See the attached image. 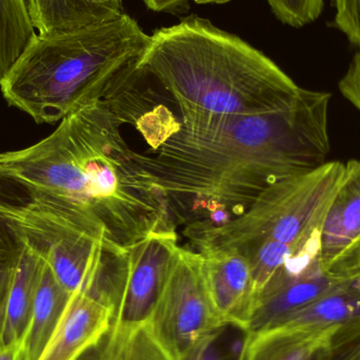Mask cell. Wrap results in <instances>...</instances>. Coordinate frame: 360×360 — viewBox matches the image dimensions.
I'll list each match as a JSON object with an SVG mask.
<instances>
[{"instance_id": "cell-1", "label": "cell", "mask_w": 360, "mask_h": 360, "mask_svg": "<svg viewBox=\"0 0 360 360\" xmlns=\"http://www.w3.org/2000/svg\"><path fill=\"white\" fill-rule=\"evenodd\" d=\"M331 94L302 88L283 111L258 115L182 114L145 162L173 215L196 205L240 215L266 188L327 162Z\"/></svg>"}, {"instance_id": "cell-2", "label": "cell", "mask_w": 360, "mask_h": 360, "mask_svg": "<svg viewBox=\"0 0 360 360\" xmlns=\"http://www.w3.org/2000/svg\"><path fill=\"white\" fill-rule=\"evenodd\" d=\"M107 99L75 110L31 147L0 153V179L71 205L110 253L176 231L166 192L129 147Z\"/></svg>"}, {"instance_id": "cell-3", "label": "cell", "mask_w": 360, "mask_h": 360, "mask_svg": "<svg viewBox=\"0 0 360 360\" xmlns=\"http://www.w3.org/2000/svg\"><path fill=\"white\" fill-rule=\"evenodd\" d=\"M137 61L181 115L275 113L291 107L302 90L264 53L195 15L154 32Z\"/></svg>"}, {"instance_id": "cell-4", "label": "cell", "mask_w": 360, "mask_h": 360, "mask_svg": "<svg viewBox=\"0 0 360 360\" xmlns=\"http://www.w3.org/2000/svg\"><path fill=\"white\" fill-rule=\"evenodd\" d=\"M150 44L135 19L120 16L53 36L36 34L0 82L8 105L37 124H56L105 96Z\"/></svg>"}, {"instance_id": "cell-5", "label": "cell", "mask_w": 360, "mask_h": 360, "mask_svg": "<svg viewBox=\"0 0 360 360\" xmlns=\"http://www.w3.org/2000/svg\"><path fill=\"white\" fill-rule=\"evenodd\" d=\"M344 172V162H327L310 172L273 184L233 219L220 224L193 222L184 234L198 253L234 250L245 255L266 241L300 249L321 234Z\"/></svg>"}, {"instance_id": "cell-6", "label": "cell", "mask_w": 360, "mask_h": 360, "mask_svg": "<svg viewBox=\"0 0 360 360\" xmlns=\"http://www.w3.org/2000/svg\"><path fill=\"white\" fill-rule=\"evenodd\" d=\"M27 194L16 202L0 200V217L46 258L70 294L92 285L109 251L69 203L42 193Z\"/></svg>"}, {"instance_id": "cell-7", "label": "cell", "mask_w": 360, "mask_h": 360, "mask_svg": "<svg viewBox=\"0 0 360 360\" xmlns=\"http://www.w3.org/2000/svg\"><path fill=\"white\" fill-rule=\"evenodd\" d=\"M201 264L198 252L179 245L148 323L174 360L192 359L228 327L207 294Z\"/></svg>"}, {"instance_id": "cell-8", "label": "cell", "mask_w": 360, "mask_h": 360, "mask_svg": "<svg viewBox=\"0 0 360 360\" xmlns=\"http://www.w3.org/2000/svg\"><path fill=\"white\" fill-rule=\"evenodd\" d=\"M179 248L176 231L158 232L111 258L113 325L149 323Z\"/></svg>"}, {"instance_id": "cell-9", "label": "cell", "mask_w": 360, "mask_h": 360, "mask_svg": "<svg viewBox=\"0 0 360 360\" xmlns=\"http://www.w3.org/2000/svg\"><path fill=\"white\" fill-rule=\"evenodd\" d=\"M319 262L330 276L352 278L360 272V158L345 164L328 207L319 234Z\"/></svg>"}, {"instance_id": "cell-10", "label": "cell", "mask_w": 360, "mask_h": 360, "mask_svg": "<svg viewBox=\"0 0 360 360\" xmlns=\"http://www.w3.org/2000/svg\"><path fill=\"white\" fill-rule=\"evenodd\" d=\"M109 259L96 283L72 294L69 304L38 360H77L109 329L113 302Z\"/></svg>"}, {"instance_id": "cell-11", "label": "cell", "mask_w": 360, "mask_h": 360, "mask_svg": "<svg viewBox=\"0 0 360 360\" xmlns=\"http://www.w3.org/2000/svg\"><path fill=\"white\" fill-rule=\"evenodd\" d=\"M203 281L212 304L228 327L245 333L249 327L256 291L251 266L234 250L200 252Z\"/></svg>"}, {"instance_id": "cell-12", "label": "cell", "mask_w": 360, "mask_h": 360, "mask_svg": "<svg viewBox=\"0 0 360 360\" xmlns=\"http://www.w3.org/2000/svg\"><path fill=\"white\" fill-rule=\"evenodd\" d=\"M338 327L306 329L277 326L245 333L236 360H312L327 346Z\"/></svg>"}, {"instance_id": "cell-13", "label": "cell", "mask_w": 360, "mask_h": 360, "mask_svg": "<svg viewBox=\"0 0 360 360\" xmlns=\"http://www.w3.org/2000/svg\"><path fill=\"white\" fill-rule=\"evenodd\" d=\"M32 27L39 36H53L116 18L122 0H25Z\"/></svg>"}, {"instance_id": "cell-14", "label": "cell", "mask_w": 360, "mask_h": 360, "mask_svg": "<svg viewBox=\"0 0 360 360\" xmlns=\"http://www.w3.org/2000/svg\"><path fill=\"white\" fill-rule=\"evenodd\" d=\"M350 281L351 278H340L323 273L290 281L275 289L262 292L256 300L255 308L245 334L255 333L273 327L288 315Z\"/></svg>"}, {"instance_id": "cell-15", "label": "cell", "mask_w": 360, "mask_h": 360, "mask_svg": "<svg viewBox=\"0 0 360 360\" xmlns=\"http://www.w3.org/2000/svg\"><path fill=\"white\" fill-rule=\"evenodd\" d=\"M71 296L72 294L57 281L52 269L44 258L29 325L21 338L25 360L39 359L51 336L54 333Z\"/></svg>"}, {"instance_id": "cell-16", "label": "cell", "mask_w": 360, "mask_h": 360, "mask_svg": "<svg viewBox=\"0 0 360 360\" xmlns=\"http://www.w3.org/2000/svg\"><path fill=\"white\" fill-rule=\"evenodd\" d=\"M22 240V239H21ZM44 258L22 240V250L4 304L2 346L20 342L29 325Z\"/></svg>"}, {"instance_id": "cell-17", "label": "cell", "mask_w": 360, "mask_h": 360, "mask_svg": "<svg viewBox=\"0 0 360 360\" xmlns=\"http://www.w3.org/2000/svg\"><path fill=\"white\" fill-rule=\"evenodd\" d=\"M77 360H174L149 325L117 326L109 329Z\"/></svg>"}, {"instance_id": "cell-18", "label": "cell", "mask_w": 360, "mask_h": 360, "mask_svg": "<svg viewBox=\"0 0 360 360\" xmlns=\"http://www.w3.org/2000/svg\"><path fill=\"white\" fill-rule=\"evenodd\" d=\"M350 281L288 315L273 327L314 329L359 321L360 293L350 287Z\"/></svg>"}, {"instance_id": "cell-19", "label": "cell", "mask_w": 360, "mask_h": 360, "mask_svg": "<svg viewBox=\"0 0 360 360\" xmlns=\"http://www.w3.org/2000/svg\"><path fill=\"white\" fill-rule=\"evenodd\" d=\"M36 34L25 0H0V82Z\"/></svg>"}, {"instance_id": "cell-20", "label": "cell", "mask_w": 360, "mask_h": 360, "mask_svg": "<svg viewBox=\"0 0 360 360\" xmlns=\"http://www.w3.org/2000/svg\"><path fill=\"white\" fill-rule=\"evenodd\" d=\"M22 250L19 235L0 217V307H4Z\"/></svg>"}, {"instance_id": "cell-21", "label": "cell", "mask_w": 360, "mask_h": 360, "mask_svg": "<svg viewBox=\"0 0 360 360\" xmlns=\"http://www.w3.org/2000/svg\"><path fill=\"white\" fill-rule=\"evenodd\" d=\"M275 16L285 25L302 27L316 20L323 10V0H266Z\"/></svg>"}, {"instance_id": "cell-22", "label": "cell", "mask_w": 360, "mask_h": 360, "mask_svg": "<svg viewBox=\"0 0 360 360\" xmlns=\"http://www.w3.org/2000/svg\"><path fill=\"white\" fill-rule=\"evenodd\" d=\"M321 360H360V319L338 327L321 350Z\"/></svg>"}, {"instance_id": "cell-23", "label": "cell", "mask_w": 360, "mask_h": 360, "mask_svg": "<svg viewBox=\"0 0 360 360\" xmlns=\"http://www.w3.org/2000/svg\"><path fill=\"white\" fill-rule=\"evenodd\" d=\"M335 25L348 37L351 44L360 48V0H333Z\"/></svg>"}, {"instance_id": "cell-24", "label": "cell", "mask_w": 360, "mask_h": 360, "mask_svg": "<svg viewBox=\"0 0 360 360\" xmlns=\"http://www.w3.org/2000/svg\"><path fill=\"white\" fill-rule=\"evenodd\" d=\"M340 91L360 114V51L354 55L348 71L340 80Z\"/></svg>"}, {"instance_id": "cell-25", "label": "cell", "mask_w": 360, "mask_h": 360, "mask_svg": "<svg viewBox=\"0 0 360 360\" xmlns=\"http://www.w3.org/2000/svg\"><path fill=\"white\" fill-rule=\"evenodd\" d=\"M190 1L191 0H143L149 10L165 13L184 12Z\"/></svg>"}, {"instance_id": "cell-26", "label": "cell", "mask_w": 360, "mask_h": 360, "mask_svg": "<svg viewBox=\"0 0 360 360\" xmlns=\"http://www.w3.org/2000/svg\"><path fill=\"white\" fill-rule=\"evenodd\" d=\"M188 360H236L218 347L217 340L207 345L200 352Z\"/></svg>"}, {"instance_id": "cell-27", "label": "cell", "mask_w": 360, "mask_h": 360, "mask_svg": "<svg viewBox=\"0 0 360 360\" xmlns=\"http://www.w3.org/2000/svg\"><path fill=\"white\" fill-rule=\"evenodd\" d=\"M0 360H25L20 342L2 346L0 348Z\"/></svg>"}, {"instance_id": "cell-28", "label": "cell", "mask_w": 360, "mask_h": 360, "mask_svg": "<svg viewBox=\"0 0 360 360\" xmlns=\"http://www.w3.org/2000/svg\"><path fill=\"white\" fill-rule=\"evenodd\" d=\"M350 287L360 293V272L351 278Z\"/></svg>"}, {"instance_id": "cell-29", "label": "cell", "mask_w": 360, "mask_h": 360, "mask_svg": "<svg viewBox=\"0 0 360 360\" xmlns=\"http://www.w3.org/2000/svg\"><path fill=\"white\" fill-rule=\"evenodd\" d=\"M4 307H0V348L2 347L1 335L2 327H4Z\"/></svg>"}, {"instance_id": "cell-30", "label": "cell", "mask_w": 360, "mask_h": 360, "mask_svg": "<svg viewBox=\"0 0 360 360\" xmlns=\"http://www.w3.org/2000/svg\"><path fill=\"white\" fill-rule=\"evenodd\" d=\"M321 350H323V349H321ZM321 350L319 351V352L317 353V354L315 355L314 357H313L312 360H321Z\"/></svg>"}]
</instances>
